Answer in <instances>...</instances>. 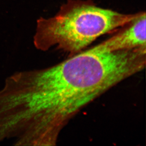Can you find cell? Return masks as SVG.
I'll return each instance as SVG.
<instances>
[{
    "label": "cell",
    "instance_id": "1",
    "mask_svg": "<svg viewBox=\"0 0 146 146\" xmlns=\"http://www.w3.org/2000/svg\"><path fill=\"white\" fill-rule=\"evenodd\" d=\"M146 63V49L113 51L102 42L39 72L30 106L42 139L55 145L62 130L83 108L141 72Z\"/></svg>",
    "mask_w": 146,
    "mask_h": 146
},
{
    "label": "cell",
    "instance_id": "2",
    "mask_svg": "<svg viewBox=\"0 0 146 146\" xmlns=\"http://www.w3.org/2000/svg\"><path fill=\"white\" fill-rule=\"evenodd\" d=\"M139 14L102 8L91 0H66L55 16L37 20L35 41L39 48L55 47L71 56L102 35L124 26Z\"/></svg>",
    "mask_w": 146,
    "mask_h": 146
},
{
    "label": "cell",
    "instance_id": "3",
    "mask_svg": "<svg viewBox=\"0 0 146 146\" xmlns=\"http://www.w3.org/2000/svg\"><path fill=\"white\" fill-rule=\"evenodd\" d=\"M123 28L118 33L103 41L106 47L113 51L146 47L145 12L139 13Z\"/></svg>",
    "mask_w": 146,
    "mask_h": 146
}]
</instances>
